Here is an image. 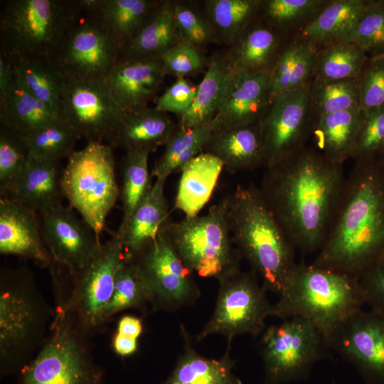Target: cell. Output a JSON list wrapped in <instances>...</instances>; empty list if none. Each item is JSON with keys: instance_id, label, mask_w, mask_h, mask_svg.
Returning <instances> with one entry per match:
<instances>
[{"instance_id": "obj_1", "label": "cell", "mask_w": 384, "mask_h": 384, "mask_svg": "<svg viewBox=\"0 0 384 384\" xmlns=\"http://www.w3.org/2000/svg\"><path fill=\"white\" fill-rule=\"evenodd\" d=\"M346 178L342 164L305 146L265 169L258 188L295 250L313 253L325 240Z\"/></svg>"}, {"instance_id": "obj_2", "label": "cell", "mask_w": 384, "mask_h": 384, "mask_svg": "<svg viewBox=\"0 0 384 384\" xmlns=\"http://www.w3.org/2000/svg\"><path fill=\"white\" fill-rule=\"evenodd\" d=\"M384 257V164L354 161L312 264L359 278Z\"/></svg>"}, {"instance_id": "obj_3", "label": "cell", "mask_w": 384, "mask_h": 384, "mask_svg": "<svg viewBox=\"0 0 384 384\" xmlns=\"http://www.w3.org/2000/svg\"><path fill=\"white\" fill-rule=\"evenodd\" d=\"M233 243L266 291L282 292L297 266L295 248L253 184L238 185L221 201Z\"/></svg>"}, {"instance_id": "obj_4", "label": "cell", "mask_w": 384, "mask_h": 384, "mask_svg": "<svg viewBox=\"0 0 384 384\" xmlns=\"http://www.w3.org/2000/svg\"><path fill=\"white\" fill-rule=\"evenodd\" d=\"M54 316L24 266L0 272V375L18 373L43 344Z\"/></svg>"}, {"instance_id": "obj_5", "label": "cell", "mask_w": 384, "mask_h": 384, "mask_svg": "<svg viewBox=\"0 0 384 384\" xmlns=\"http://www.w3.org/2000/svg\"><path fill=\"white\" fill-rule=\"evenodd\" d=\"M366 304L357 278L312 263H297L273 304L272 316L299 317L312 323L326 340Z\"/></svg>"}, {"instance_id": "obj_6", "label": "cell", "mask_w": 384, "mask_h": 384, "mask_svg": "<svg viewBox=\"0 0 384 384\" xmlns=\"http://www.w3.org/2000/svg\"><path fill=\"white\" fill-rule=\"evenodd\" d=\"M54 316L34 358L18 373L16 384H106L92 354L91 335L73 319L64 296L54 293Z\"/></svg>"}, {"instance_id": "obj_7", "label": "cell", "mask_w": 384, "mask_h": 384, "mask_svg": "<svg viewBox=\"0 0 384 384\" xmlns=\"http://www.w3.org/2000/svg\"><path fill=\"white\" fill-rule=\"evenodd\" d=\"M79 0H6L0 9V54L51 58L75 16Z\"/></svg>"}, {"instance_id": "obj_8", "label": "cell", "mask_w": 384, "mask_h": 384, "mask_svg": "<svg viewBox=\"0 0 384 384\" xmlns=\"http://www.w3.org/2000/svg\"><path fill=\"white\" fill-rule=\"evenodd\" d=\"M61 186L69 206L100 235L120 194L112 147L88 142L75 151L63 169Z\"/></svg>"}, {"instance_id": "obj_9", "label": "cell", "mask_w": 384, "mask_h": 384, "mask_svg": "<svg viewBox=\"0 0 384 384\" xmlns=\"http://www.w3.org/2000/svg\"><path fill=\"white\" fill-rule=\"evenodd\" d=\"M163 229L183 264L201 277L218 279L239 267L241 256L233 243L222 201L203 215L177 222L170 217Z\"/></svg>"}, {"instance_id": "obj_10", "label": "cell", "mask_w": 384, "mask_h": 384, "mask_svg": "<svg viewBox=\"0 0 384 384\" xmlns=\"http://www.w3.org/2000/svg\"><path fill=\"white\" fill-rule=\"evenodd\" d=\"M79 3L51 58L68 79H105L121 59L123 46L99 12L97 0Z\"/></svg>"}, {"instance_id": "obj_11", "label": "cell", "mask_w": 384, "mask_h": 384, "mask_svg": "<svg viewBox=\"0 0 384 384\" xmlns=\"http://www.w3.org/2000/svg\"><path fill=\"white\" fill-rule=\"evenodd\" d=\"M123 257L122 240L114 233L78 273L71 275L65 268L57 273L55 281L65 296L70 316L91 336L104 326L102 314L112 295Z\"/></svg>"}, {"instance_id": "obj_12", "label": "cell", "mask_w": 384, "mask_h": 384, "mask_svg": "<svg viewBox=\"0 0 384 384\" xmlns=\"http://www.w3.org/2000/svg\"><path fill=\"white\" fill-rule=\"evenodd\" d=\"M265 384H284L306 378L329 346L310 321L292 317L271 326L260 343Z\"/></svg>"}, {"instance_id": "obj_13", "label": "cell", "mask_w": 384, "mask_h": 384, "mask_svg": "<svg viewBox=\"0 0 384 384\" xmlns=\"http://www.w3.org/2000/svg\"><path fill=\"white\" fill-rule=\"evenodd\" d=\"M219 289L213 316L198 336L201 341L212 334H221L232 341L234 336L258 335L265 319L272 316L273 304L252 270L235 267L218 278Z\"/></svg>"}, {"instance_id": "obj_14", "label": "cell", "mask_w": 384, "mask_h": 384, "mask_svg": "<svg viewBox=\"0 0 384 384\" xmlns=\"http://www.w3.org/2000/svg\"><path fill=\"white\" fill-rule=\"evenodd\" d=\"M124 112L105 79L67 78L58 114L80 139L110 143Z\"/></svg>"}, {"instance_id": "obj_15", "label": "cell", "mask_w": 384, "mask_h": 384, "mask_svg": "<svg viewBox=\"0 0 384 384\" xmlns=\"http://www.w3.org/2000/svg\"><path fill=\"white\" fill-rule=\"evenodd\" d=\"M129 257L145 281L155 309H174L196 297L193 272L176 254L163 226L151 242Z\"/></svg>"}, {"instance_id": "obj_16", "label": "cell", "mask_w": 384, "mask_h": 384, "mask_svg": "<svg viewBox=\"0 0 384 384\" xmlns=\"http://www.w3.org/2000/svg\"><path fill=\"white\" fill-rule=\"evenodd\" d=\"M312 120L309 87L277 97L259 123L264 168L271 167L306 146Z\"/></svg>"}, {"instance_id": "obj_17", "label": "cell", "mask_w": 384, "mask_h": 384, "mask_svg": "<svg viewBox=\"0 0 384 384\" xmlns=\"http://www.w3.org/2000/svg\"><path fill=\"white\" fill-rule=\"evenodd\" d=\"M329 348L353 365L366 383L384 384V314L361 309L326 338Z\"/></svg>"}, {"instance_id": "obj_18", "label": "cell", "mask_w": 384, "mask_h": 384, "mask_svg": "<svg viewBox=\"0 0 384 384\" xmlns=\"http://www.w3.org/2000/svg\"><path fill=\"white\" fill-rule=\"evenodd\" d=\"M41 233L53 262L74 275L97 252L101 242L73 209L63 204L38 213Z\"/></svg>"}, {"instance_id": "obj_19", "label": "cell", "mask_w": 384, "mask_h": 384, "mask_svg": "<svg viewBox=\"0 0 384 384\" xmlns=\"http://www.w3.org/2000/svg\"><path fill=\"white\" fill-rule=\"evenodd\" d=\"M270 104L269 73L233 68L213 119L214 131L258 124Z\"/></svg>"}, {"instance_id": "obj_20", "label": "cell", "mask_w": 384, "mask_h": 384, "mask_svg": "<svg viewBox=\"0 0 384 384\" xmlns=\"http://www.w3.org/2000/svg\"><path fill=\"white\" fill-rule=\"evenodd\" d=\"M0 253L30 260L41 268L53 263L38 213L4 197L0 198Z\"/></svg>"}, {"instance_id": "obj_21", "label": "cell", "mask_w": 384, "mask_h": 384, "mask_svg": "<svg viewBox=\"0 0 384 384\" xmlns=\"http://www.w3.org/2000/svg\"><path fill=\"white\" fill-rule=\"evenodd\" d=\"M165 76L161 58H121L105 80L123 110L133 112L149 107Z\"/></svg>"}, {"instance_id": "obj_22", "label": "cell", "mask_w": 384, "mask_h": 384, "mask_svg": "<svg viewBox=\"0 0 384 384\" xmlns=\"http://www.w3.org/2000/svg\"><path fill=\"white\" fill-rule=\"evenodd\" d=\"M60 161H41L29 158L1 193L4 197L34 210L37 213L63 204Z\"/></svg>"}, {"instance_id": "obj_23", "label": "cell", "mask_w": 384, "mask_h": 384, "mask_svg": "<svg viewBox=\"0 0 384 384\" xmlns=\"http://www.w3.org/2000/svg\"><path fill=\"white\" fill-rule=\"evenodd\" d=\"M288 38L258 16L225 53L235 69L270 73Z\"/></svg>"}, {"instance_id": "obj_24", "label": "cell", "mask_w": 384, "mask_h": 384, "mask_svg": "<svg viewBox=\"0 0 384 384\" xmlns=\"http://www.w3.org/2000/svg\"><path fill=\"white\" fill-rule=\"evenodd\" d=\"M317 54L316 46L298 35L286 40L270 73V103L282 94L309 87Z\"/></svg>"}, {"instance_id": "obj_25", "label": "cell", "mask_w": 384, "mask_h": 384, "mask_svg": "<svg viewBox=\"0 0 384 384\" xmlns=\"http://www.w3.org/2000/svg\"><path fill=\"white\" fill-rule=\"evenodd\" d=\"M203 152L218 158L231 173L264 168L260 124L213 131Z\"/></svg>"}, {"instance_id": "obj_26", "label": "cell", "mask_w": 384, "mask_h": 384, "mask_svg": "<svg viewBox=\"0 0 384 384\" xmlns=\"http://www.w3.org/2000/svg\"><path fill=\"white\" fill-rule=\"evenodd\" d=\"M178 127L168 114L147 107L133 112H124L110 142L112 147L130 150H147L150 153L165 146Z\"/></svg>"}, {"instance_id": "obj_27", "label": "cell", "mask_w": 384, "mask_h": 384, "mask_svg": "<svg viewBox=\"0 0 384 384\" xmlns=\"http://www.w3.org/2000/svg\"><path fill=\"white\" fill-rule=\"evenodd\" d=\"M362 122L359 109L313 118L311 136L314 149L329 160L343 164L351 159Z\"/></svg>"}, {"instance_id": "obj_28", "label": "cell", "mask_w": 384, "mask_h": 384, "mask_svg": "<svg viewBox=\"0 0 384 384\" xmlns=\"http://www.w3.org/2000/svg\"><path fill=\"white\" fill-rule=\"evenodd\" d=\"M181 41L174 19L173 1L159 0L124 47L121 58H161Z\"/></svg>"}, {"instance_id": "obj_29", "label": "cell", "mask_w": 384, "mask_h": 384, "mask_svg": "<svg viewBox=\"0 0 384 384\" xmlns=\"http://www.w3.org/2000/svg\"><path fill=\"white\" fill-rule=\"evenodd\" d=\"M224 166L215 156L202 152L181 170L175 208L186 217L198 215L210 200Z\"/></svg>"}, {"instance_id": "obj_30", "label": "cell", "mask_w": 384, "mask_h": 384, "mask_svg": "<svg viewBox=\"0 0 384 384\" xmlns=\"http://www.w3.org/2000/svg\"><path fill=\"white\" fill-rule=\"evenodd\" d=\"M166 179L156 178L131 217L121 238L124 255L131 257L151 242L170 218L164 194Z\"/></svg>"}, {"instance_id": "obj_31", "label": "cell", "mask_w": 384, "mask_h": 384, "mask_svg": "<svg viewBox=\"0 0 384 384\" xmlns=\"http://www.w3.org/2000/svg\"><path fill=\"white\" fill-rule=\"evenodd\" d=\"M181 329L184 351L163 384H243L233 371L235 361L230 357V341L222 358H208L193 348L186 331Z\"/></svg>"}, {"instance_id": "obj_32", "label": "cell", "mask_w": 384, "mask_h": 384, "mask_svg": "<svg viewBox=\"0 0 384 384\" xmlns=\"http://www.w3.org/2000/svg\"><path fill=\"white\" fill-rule=\"evenodd\" d=\"M233 68L225 51L213 53L208 58L195 99L189 109L179 117L178 124L181 127L191 129L213 121Z\"/></svg>"}, {"instance_id": "obj_33", "label": "cell", "mask_w": 384, "mask_h": 384, "mask_svg": "<svg viewBox=\"0 0 384 384\" xmlns=\"http://www.w3.org/2000/svg\"><path fill=\"white\" fill-rule=\"evenodd\" d=\"M14 75L10 92L0 101V124L26 136L61 119L33 95Z\"/></svg>"}, {"instance_id": "obj_34", "label": "cell", "mask_w": 384, "mask_h": 384, "mask_svg": "<svg viewBox=\"0 0 384 384\" xmlns=\"http://www.w3.org/2000/svg\"><path fill=\"white\" fill-rule=\"evenodd\" d=\"M367 0H329L319 14L297 35L319 49L343 40L362 14Z\"/></svg>"}, {"instance_id": "obj_35", "label": "cell", "mask_w": 384, "mask_h": 384, "mask_svg": "<svg viewBox=\"0 0 384 384\" xmlns=\"http://www.w3.org/2000/svg\"><path fill=\"white\" fill-rule=\"evenodd\" d=\"M7 59L28 90L58 114L67 78L53 60L50 57L40 56Z\"/></svg>"}, {"instance_id": "obj_36", "label": "cell", "mask_w": 384, "mask_h": 384, "mask_svg": "<svg viewBox=\"0 0 384 384\" xmlns=\"http://www.w3.org/2000/svg\"><path fill=\"white\" fill-rule=\"evenodd\" d=\"M260 0H206L202 3L215 43L230 46L257 17Z\"/></svg>"}, {"instance_id": "obj_37", "label": "cell", "mask_w": 384, "mask_h": 384, "mask_svg": "<svg viewBox=\"0 0 384 384\" xmlns=\"http://www.w3.org/2000/svg\"><path fill=\"white\" fill-rule=\"evenodd\" d=\"M214 131L213 121L207 124L186 129L178 127L165 145L164 152L155 163L151 173L152 177L166 178L181 169L198 154Z\"/></svg>"}, {"instance_id": "obj_38", "label": "cell", "mask_w": 384, "mask_h": 384, "mask_svg": "<svg viewBox=\"0 0 384 384\" xmlns=\"http://www.w3.org/2000/svg\"><path fill=\"white\" fill-rule=\"evenodd\" d=\"M149 154L147 150H130L126 151L123 158L120 191L122 217L119 227L115 232L120 238L136 208L153 184L148 168Z\"/></svg>"}, {"instance_id": "obj_39", "label": "cell", "mask_w": 384, "mask_h": 384, "mask_svg": "<svg viewBox=\"0 0 384 384\" xmlns=\"http://www.w3.org/2000/svg\"><path fill=\"white\" fill-rule=\"evenodd\" d=\"M329 0H260L258 16L287 37L297 35Z\"/></svg>"}, {"instance_id": "obj_40", "label": "cell", "mask_w": 384, "mask_h": 384, "mask_svg": "<svg viewBox=\"0 0 384 384\" xmlns=\"http://www.w3.org/2000/svg\"><path fill=\"white\" fill-rule=\"evenodd\" d=\"M148 304H151L150 291L132 259L124 254L116 273L112 295L102 314L103 326L121 311L143 309Z\"/></svg>"}, {"instance_id": "obj_41", "label": "cell", "mask_w": 384, "mask_h": 384, "mask_svg": "<svg viewBox=\"0 0 384 384\" xmlns=\"http://www.w3.org/2000/svg\"><path fill=\"white\" fill-rule=\"evenodd\" d=\"M368 58L366 53L352 42L341 40L331 43L318 50L314 79H358Z\"/></svg>"}, {"instance_id": "obj_42", "label": "cell", "mask_w": 384, "mask_h": 384, "mask_svg": "<svg viewBox=\"0 0 384 384\" xmlns=\"http://www.w3.org/2000/svg\"><path fill=\"white\" fill-rule=\"evenodd\" d=\"M158 1L97 0V7L124 50Z\"/></svg>"}, {"instance_id": "obj_43", "label": "cell", "mask_w": 384, "mask_h": 384, "mask_svg": "<svg viewBox=\"0 0 384 384\" xmlns=\"http://www.w3.org/2000/svg\"><path fill=\"white\" fill-rule=\"evenodd\" d=\"M23 137L29 158L50 161L68 159L75 151V143L80 139L62 119Z\"/></svg>"}, {"instance_id": "obj_44", "label": "cell", "mask_w": 384, "mask_h": 384, "mask_svg": "<svg viewBox=\"0 0 384 384\" xmlns=\"http://www.w3.org/2000/svg\"><path fill=\"white\" fill-rule=\"evenodd\" d=\"M312 117L359 109V78L314 79L309 87Z\"/></svg>"}, {"instance_id": "obj_45", "label": "cell", "mask_w": 384, "mask_h": 384, "mask_svg": "<svg viewBox=\"0 0 384 384\" xmlns=\"http://www.w3.org/2000/svg\"><path fill=\"white\" fill-rule=\"evenodd\" d=\"M343 41L361 47L369 58L384 53V0H367L356 25Z\"/></svg>"}, {"instance_id": "obj_46", "label": "cell", "mask_w": 384, "mask_h": 384, "mask_svg": "<svg viewBox=\"0 0 384 384\" xmlns=\"http://www.w3.org/2000/svg\"><path fill=\"white\" fill-rule=\"evenodd\" d=\"M175 22L183 41L198 49L215 43L212 26L204 9L193 1H173Z\"/></svg>"}, {"instance_id": "obj_47", "label": "cell", "mask_w": 384, "mask_h": 384, "mask_svg": "<svg viewBox=\"0 0 384 384\" xmlns=\"http://www.w3.org/2000/svg\"><path fill=\"white\" fill-rule=\"evenodd\" d=\"M28 159L24 137L0 124V193L9 186Z\"/></svg>"}, {"instance_id": "obj_48", "label": "cell", "mask_w": 384, "mask_h": 384, "mask_svg": "<svg viewBox=\"0 0 384 384\" xmlns=\"http://www.w3.org/2000/svg\"><path fill=\"white\" fill-rule=\"evenodd\" d=\"M384 108V58H369L359 77V110L363 117Z\"/></svg>"}, {"instance_id": "obj_49", "label": "cell", "mask_w": 384, "mask_h": 384, "mask_svg": "<svg viewBox=\"0 0 384 384\" xmlns=\"http://www.w3.org/2000/svg\"><path fill=\"white\" fill-rule=\"evenodd\" d=\"M166 75L186 78L207 67L208 58L203 50L181 41L161 57Z\"/></svg>"}, {"instance_id": "obj_50", "label": "cell", "mask_w": 384, "mask_h": 384, "mask_svg": "<svg viewBox=\"0 0 384 384\" xmlns=\"http://www.w3.org/2000/svg\"><path fill=\"white\" fill-rule=\"evenodd\" d=\"M384 145V108L363 117L351 159L354 161L377 158Z\"/></svg>"}, {"instance_id": "obj_51", "label": "cell", "mask_w": 384, "mask_h": 384, "mask_svg": "<svg viewBox=\"0 0 384 384\" xmlns=\"http://www.w3.org/2000/svg\"><path fill=\"white\" fill-rule=\"evenodd\" d=\"M198 85L186 78H177L155 101V108L179 116L183 114L192 105L197 92Z\"/></svg>"}, {"instance_id": "obj_52", "label": "cell", "mask_w": 384, "mask_h": 384, "mask_svg": "<svg viewBox=\"0 0 384 384\" xmlns=\"http://www.w3.org/2000/svg\"><path fill=\"white\" fill-rule=\"evenodd\" d=\"M366 304L384 314V257L359 278Z\"/></svg>"}, {"instance_id": "obj_53", "label": "cell", "mask_w": 384, "mask_h": 384, "mask_svg": "<svg viewBox=\"0 0 384 384\" xmlns=\"http://www.w3.org/2000/svg\"><path fill=\"white\" fill-rule=\"evenodd\" d=\"M14 70L11 63L0 54V101L10 92L14 82Z\"/></svg>"}, {"instance_id": "obj_54", "label": "cell", "mask_w": 384, "mask_h": 384, "mask_svg": "<svg viewBox=\"0 0 384 384\" xmlns=\"http://www.w3.org/2000/svg\"><path fill=\"white\" fill-rule=\"evenodd\" d=\"M112 347L115 353L119 356H129L137 350V338L116 332L112 339Z\"/></svg>"}, {"instance_id": "obj_55", "label": "cell", "mask_w": 384, "mask_h": 384, "mask_svg": "<svg viewBox=\"0 0 384 384\" xmlns=\"http://www.w3.org/2000/svg\"><path fill=\"white\" fill-rule=\"evenodd\" d=\"M117 329L119 334L137 338L142 331V321L135 316H124L119 319Z\"/></svg>"}, {"instance_id": "obj_56", "label": "cell", "mask_w": 384, "mask_h": 384, "mask_svg": "<svg viewBox=\"0 0 384 384\" xmlns=\"http://www.w3.org/2000/svg\"><path fill=\"white\" fill-rule=\"evenodd\" d=\"M377 158H378L384 164V145Z\"/></svg>"}, {"instance_id": "obj_57", "label": "cell", "mask_w": 384, "mask_h": 384, "mask_svg": "<svg viewBox=\"0 0 384 384\" xmlns=\"http://www.w3.org/2000/svg\"><path fill=\"white\" fill-rule=\"evenodd\" d=\"M376 58H384V53L381 55L380 56L376 57Z\"/></svg>"}, {"instance_id": "obj_58", "label": "cell", "mask_w": 384, "mask_h": 384, "mask_svg": "<svg viewBox=\"0 0 384 384\" xmlns=\"http://www.w3.org/2000/svg\"><path fill=\"white\" fill-rule=\"evenodd\" d=\"M365 384H371V383H365Z\"/></svg>"}]
</instances>
